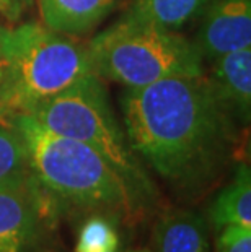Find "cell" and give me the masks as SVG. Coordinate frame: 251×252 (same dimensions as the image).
I'll use <instances>...</instances> for the list:
<instances>
[{"label":"cell","instance_id":"12","mask_svg":"<svg viewBox=\"0 0 251 252\" xmlns=\"http://www.w3.org/2000/svg\"><path fill=\"white\" fill-rule=\"evenodd\" d=\"M207 0H132L126 17L179 31L202 13Z\"/></svg>","mask_w":251,"mask_h":252},{"label":"cell","instance_id":"3","mask_svg":"<svg viewBox=\"0 0 251 252\" xmlns=\"http://www.w3.org/2000/svg\"><path fill=\"white\" fill-rule=\"evenodd\" d=\"M95 75L87 46L30 21L2 30L0 122Z\"/></svg>","mask_w":251,"mask_h":252},{"label":"cell","instance_id":"11","mask_svg":"<svg viewBox=\"0 0 251 252\" xmlns=\"http://www.w3.org/2000/svg\"><path fill=\"white\" fill-rule=\"evenodd\" d=\"M209 223L214 233L227 226L251 228V173L240 163L232 181L218 192L209 207Z\"/></svg>","mask_w":251,"mask_h":252},{"label":"cell","instance_id":"18","mask_svg":"<svg viewBox=\"0 0 251 252\" xmlns=\"http://www.w3.org/2000/svg\"><path fill=\"white\" fill-rule=\"evenodd\" d=\"M2 30L3 25L0 23V77H2Z\"/></svg>","mask_w":251,"mask_h":252},{"label":"cell","instance_id":"13","mask_svg":"<svg viewBox=\"0 0 251 252\" xmlns=\"http://www.w3.org/2000/svg\"><path fill=\"white\" fill-rule=\"evenodd\" d=\"M30 174L26 148L18 132L7 122H0V184L28 178Z\"/></svg>","mask_w":251,"mask_h":252},{"label":"cell","instance_id":"4","mask_svg":"<svg viewBox=\"0 0 251 252\" xmlns=\"http://www.w3.org/2000/svg\"><path fill=\"white\" fill-rule=\"evenodd\" d=\"M87 49L95 75L126 90L142 88L170 77L206 75L204 61L194 42L178 31L126 15L95 36Z\"/></svg>","mask_w":251,"mask_h":252},{"label":"cell","instance_id":"15","mask_svg":"<svg viewBox=\"0 0 251 252\" xmlns=\"http://www.w3.org/2000/svg\"><path fill=\"white\" fill-rule=\"evenodd\" d=\"M215 252H251V228H222L215 233Z\"/></svg>","mask_w":251,"mask_h":252},{"label":"cell","instance_id":"2","mask_svg":"<svg viewBox=\"0 0 251 252\" xmlns=\"http://www.w3.org/2000/svg\"><path fill=\"white\" fill-rule=\"evenodd\" d=\"M26 148L31 174L52 198L88 212L134 217L141 200L92 147L49 130L28 114L8 117Z\"/></svg>","mask_w":251,"mask_h":252},{"label":"cell","instance_id":"9","mask_svg":"<svg viewBox=\"0 0 251 252\" xmlns=\"http://www.w3.org/2000/svg\"><path fill=\"white\" fill-rule=\"evenodd\" d=\"M153 252H211L207 223L197 212L167 208L152 231Z\"/></svg>","mask_w":251,"mask_h":252},{"label":"cell","instance_id":"5","mask_svg":"<svg viewBox=\"0 0 251 252\" xmlns=\"http://www.w3.org/2000/svg\"><path fill=\"white\" fill-rule=\"evenodd\" d=\"M28 116L52 132L92 147L117 171L142 205L155 198L152 181L117 124L97 75L41 103Z\"/></svg>","mask_w":251,"mask_h":252},{"label":"cell","instance_id":"6","mask_svg":"<svg viewBox=\"0 0 251 252\" xmlns=\"http://www.w3.org/2000/svg\"><path fill=\"white\" fill-rule=\"evenodd\" d=\"M33 174L0 184V252H36L49 233L54 198Z\"/></svg>","mask_w":251,"mask_h":252},{"label":"cell","instance_id":"16","mask_svg":"<svg viewBox=\"0 0 251 252\" xmlns=\"http://www.w3.org/2000/svg\"><path fill=\"white\" fill-rule=\"evenodd\" d=\"M20 8L17 0H0V17H3L10 23H15L20 18Z\"/></svg>","mask_w":251,"mask_h":252},{"label":"cell","instance_id":"19","mask_svg":"<svg viewBox=\"0 0 251 252\" xmlns=\"http://www.w3.org/2000/svg\"><path fill=\"white\" fill-rule=\"evenodd\" d=\"M129 252H152V251H147V249H136V251H129Z\"/></svg>","mask_w":251,"mask_h":252},{"label":"cell","instance_id":"7","mask_svg":"<svg viewBox=\"0 0 251 252\" xmlns=\"http://www.w3.org/2000/svg\"><path fill=\"white\" fill-rule=\"evenodd\" d=\"M201 15L194 46L202 61L251 47V0H207Z\"/></svg>","mask_w":251,"mask_h":252},{"label":"cell","instance_id":"1","mask_svg":"<svg viewBox=\"0 0 251 252\" xmlns=\"http://www.w3.org/2000/svg\"><path fill=\"white\" fill-rule=\"evenodd\" d=\"M121 109L136 157L176 186H193L206 178L232 138V116L206 75L170 77L131 88L122 94Z\"/></svg>","mask_w":251,"mask_h":252},{"label":"cell","instance_id":"17","mask_svg":"<svg viewBox=\"0 0 251 252\" xmlns=\"http://www.w3.org/2000/svg\"><path fill=\"white\" fill-rule=\"evenodd\" d=\"M33 2H35V0H17V3H18V8H20V12L23 13L25 10L28 8L30 5L33 3Z\"/></svg>","mask_w":251,"mask_h":252},{"label":"cell","instance_id":"8","mask_svg":"<svg viewBox=\"0 0 251 252\" xmlns=\"http://www.w3.org/2000/svg\"><path fill=\"white\" fill-rule=\"evenodd\" d=\"M206 78L228 114L248 124L251 111V47L215 57L211 61V73Z\"/></svg>","mask_w":251,"mask_h":252},{"label":"cell","instance_id":"14","mask_svg":"<svg viewBox=\"0 0 251 252\" xmlns=\"http://www.w3.org/2000/svg\"><path fill=\"white\" fill-rule=\"evenodd\" d=\"M75 252H124L121 238L109 218H93L80 233Z\"/></svg>","mask_w":251,"mask_h":252},{"label":"cell","instance_id":"10","mask_svg":"<svg viewBox=\"0 0 251 252\" xmlns=\"http://www.w3.org/2000/svg\"><path fill=\"white\" fill-rule=\"evenodd\" d=\"M116 3L117 0H38L41 23L66 36L88 33Z\"/></svg>","mask_w":251,"mask_h":252}]
</instances>
